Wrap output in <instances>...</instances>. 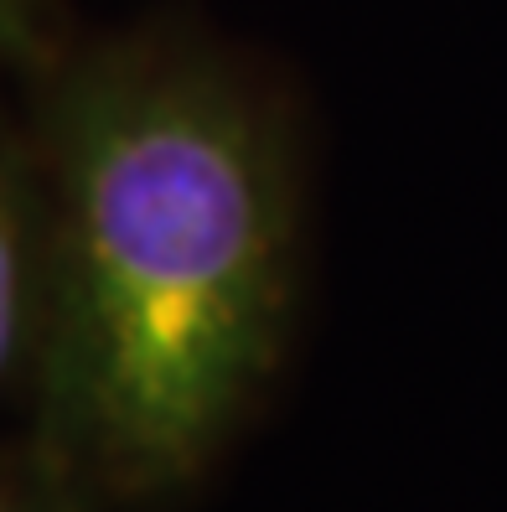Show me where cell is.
Here are the masks:
<instances>
[{
  "instance_id": "6da1fadb",
  "label": "cell",
  "mask_w": 507,
  "mask_h": 512,
  "mask_svg": "<svg viewBox=\"0 0 507 512\" xmlns=\"http://www.w3.org/2000/svg\"><path fill=\"white\" fill-rule=\"evenodd\" d=\"M295 269L280 140L202 68H104L52 125L42 450L83 502L192 487L270 378Z\"/></svg>"
},
{
  "instance_id": "7a4b0ae2",
  "label": "cell",
  "mask_w": 507,
  "mask_h": 512,
  "mask_svg": "<svg viewBox=\"0 0 507 512\" xmlns=\"http://www.w3.org/2000/svg\"><path fill=\"white\" fill-rule=\"evenodd\" d=\"M37 321H42V264L32 249L21 182L0 150V388L16 378L26 357H37Z\"/></svg>"
},
{
  "instance_id": "3957f363",
  "label": "cell",
  "mask_w": 507,
  "mask_h": 512,
  "mask_svg": "<svg viewBox=\"0 0 507 512\" xmlns=\"http://www.w3.org/2000/svg\"><path fill=\"white\" fill-rule=\"evenodd\" d=\"M0 512H88V502L37 445L32 456H0Z\"/></svg>"
},
{
  "instance_id": "277c9868",
  "label": "cell",
  "mask_w": 507,
  "mask_h": 512,
  "mask_svg": "<svg viewBox=\"0 0 507 512\" xmlns=\"http://www.w3.org/2000/svg\"><path fill=\"white\" fill-rule=\"evenodd\" d=\"M32 16H37V0H0V52H16L26 42Z\"/></svg>"
}]
</instances>
